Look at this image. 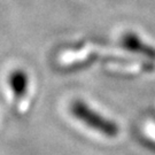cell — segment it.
Segmentation results:
<instances>
[{"label":"cell","instance_id":"obj_3","mask_svg":"<svg viewBox=\"0 0 155 155\" xmlns=\"http://www.w3.org/2000/svg\"><path fill=\"white\" fill-rule=\"evenodd\" d=\"M124 43H125V45H127V47H130L131 50L136 51V52H140V53H146L147 55H152L154 58V55H155L154 51L148 48L147 46H145L136 36H127V37H125Z\"/></svg>","mask_w":155,"mask_h":155},{"label":"cell","instance_id":"obj_1","mask_svg":"<svg viewBox=\"0 0 155 155\" xmlns=\"http://www.w3.org/2000/svg\"><path fill=\"white\" fill-rule=\"evenodd\" d=\"M70 110L77 120L86 124L87 127L94 129L95 131L101 132L102 134L114 137L118 132V127L116 124L101 116L100 114L94 111L92 108H90L89 106L81 100H76L72 102L70 106Z\"/></svg>","mask_w":155,"mask_h":155},{"label":"cell","instance_id":"obj_2","mask_svg":"<svg viewBox=\"0 0 155 155\" xmlns=\"http://www.w3.org/2000/svg\"><path fill=\"white\" fill-rule=\"evenodd\" d=\"M8 84L12 90V93L16 101H20L24 98V95L28 91L29 78L25 71L23 70H14L9 75Z\"/></svg>","mask_w":155,"mask_h":155}]
</instances>
